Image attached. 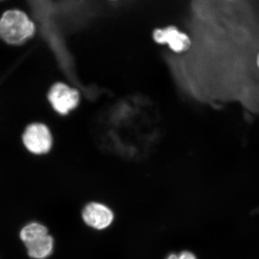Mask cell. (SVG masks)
Returning a JSON list of instances; mask_svg holds the SVG:
<instances>
[{
	"label": "cell",
	"instance_id": "cell-1",
	"mask_svg": "<svg viewBox=\"0 0 259 259\" xmlns=\"http://www.w3.org/2000/svg\"><path fill=\"white\" fill-rule=\"evenodd\" d=\"M36 32V24L22 10H8L0 18V39L8 45H23Z\"/></svg>",
	"mask_w": 259,
	"mask_h": 259
},
{
	"label": "cell",
	"instance_id": "cell-2",
	"mask_svg": "<svg viewBox=\"0 0 259 259\" xmlns=\"http://www.w3.org/2000/svg\"><path fill=\"white\" fill-rule=\"evenodd\" d=\"M22 142L25 149L32 154H46L52 148V135L45 124L32 122L24 130Z\"/></svg>",
	"mask_w": 259,
	"mask_h": 259
},
{
	"label": "cell",
	"instance_id": "cell-3",
	"mask_svg": "<svg viewBox=\"0 0 259 259\" xmlns=\"http://www.w3.org/2000/svg\"><path fill=\"white\" fill-rule=\"evenodd\" d=\"M48 100L56 112L66 115L77 106L79 95L77 90L69 88L66 83L58 82L51 87Z\"/></svg>",
	"mask_w": 259,
	"mask_h": 259
},
{
	"label": "cell",
	"instance_id": "cell-4",
	"mask_svg": "<svg viewBox=\"0 0 259 259\" xmlns=\"http://www.w3.org/2000/svg\"><path fill=\"white\" fill-rule=\"evenodd\" d=\"M153 37L158 44H167L172 51L177 53L185 52L192 46L190 37L174 25L156 29Z\"/></svg>",
	"mask_w": 259,
	"mask_h": 259
},
{
	"label": "cell",
	"instance_id": "cell-5",
	"mask_svg": "<svg viewBox=\"0 0 259 259\" xmlns=\"http://www.w3.org/2000/svg\"><path fill=\"white\" fill-rule=\"evenodd\" d=\"M82 218L87 225L97 230L110 226L113 221V213L104 204L91 202L83 209Z\"/></svg>",
	"mask_w": 259,
	"mask_h": 259
},
{
	"label": "cell",
	"instance_id": "cell-6",
	"mask_svg": "<svg viewBox=\"0 0 259 259\" xmlns=\"http://www.w3.org/2000/svg\"><path fill=\"white\" fill-rule=\"evenodd\" d=\"M25 246L30 258L45 259L52 253L54 249V239L50 235L48 234Z\"/></svg>",
	"mask_w": 259,
	"mask_h": 259
},
{
	"label": "cell",
	"instance_id": "cell-7",
	"mask_svg": "<svg viewBox=\"0 0 259 259\" xmlns=\"http://www.w3.org/2000/svg\"><path fill=\"white\" fill-rule=\"evenodd\" d=\"M48 234L49 231L47 227L40 223H32L24 227L20 231V236L22 241L26 245Z\"/></svg>",
	"mask_w": 259,
	"mask_h": 259
},
{
	"label": "cell",
	"instance_id": "cell-8",
	"mask_svg": "<svg viewBox=\"0 0 259 259\" xmlns=\"http://www.w3.org/2000/svg\"><path fill=\"white\" fill-rule=\"evenodd\" d=\"M167 259H197V257L192 252L182 251L178 255L173 253V254L170 255Z\"/></svg>",
	"mask_w": 259,
	"mask_h": 259
},
{
	"label": "cell",
	"instance_id": "cell-9",
	"mask_svg": "<svg viewBox=\"0 0 259 259\" xmlns=\"http://www.w3.org/2000/svg\"><path fill=\"white\" fill-rule=\"evenodd\" d=\"M255 63H256V66L257 68H258L259 71V53L258 54V55H257L256 56V60H255Z\"/></svg>",
	"mask_w": 259,
	"mask_h": 259
},
{
	"label": "cell",
	"instance_id": "cell-10",
	"mask_svg": "<svg viewBox=\"0 0 259 259\" xmlns=\"http://www.w3.org/2000/svg\"><path fill=\"white\" fill-rule=\"evenodd\" d=\"M228 1H235V0H228Z\"/></svg>",
	"mask_w": 259,
	"mask_h": 259
},
{
	"label": "cell",
	"instance_id": "cell-11",
	"mask_svg": "<svg viewBox=\"0 0 259 259\" xmlns=\"http://www.w3.org/2000/svg\"><path fill=\"white\" fill-rule=\"evenodd\" d=\"M4 1V0H0V2Z\"/></svg>",
	"mask_w": 259,
	"mask_h": 259
}]
</instances>
